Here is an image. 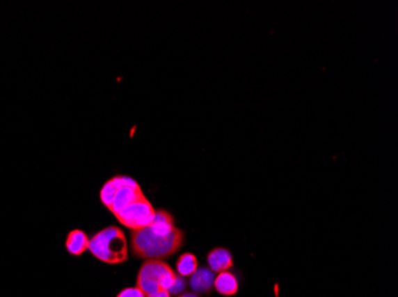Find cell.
<instances>
[{
	"label": "cell",
	"instance_id": "11",
	"mask_svg": "<svg viewBox=\"0 0 398 297\" xmlns=\"http://www.w3.org/2000/svg\"><path fill=\"white\" fill-rule=\"evenodd\" d=\"M120 180H122V176H115V178H110L108 182H105V185L100 190V200L104 206L109 208V206L111 205L112 198L115 196L117 188L120 187Z\"/></svg>",
	"mask_w": 398,
	"mask_h": 297
},
{
	"label": "cell",
	"instance_id": "8",
	"mask_svg": "<svg viewBox=\"0 0 398 297\" xmlns=\"http://www.w3.org/2000/svg\"><path fill=\"white\" fill-rule=\"evenodd\" d=\"M90 246V238L81 230H73L67 235L66 248L73 256H81L88 251Z\"/></svg>",
	"mask_w": 398,
	"mask_h": 297
},
{
	"label": "cell",
	"instance_id": "10",
	"mask_svg": "<svg viewBox=\"0 0 398 297\" xmlns=\"http://www.w3.org/2000/svg\"><path fill=\"white\" fill-rule=\"evenodd\" d=\"M198 269V260L192 253H184L177 260V270L182 277H191Z\"/></svg>",
	"mask_w": 398,
	"mask_h": 297
},
{
	"label": "cell",
	"instance_id": "4",
	"mask_svg": "<svg viewBox=\"0 0 398 297\" xmlns=\"http://www.w3.org/2000/svg\"><path fill=\"white\" fill-rule=\"evenodd\" d=\"M155 214L157 211L154 210L153 205L143 195L118 212L115 217L122 225L128 227L132 231H137L148 226L155 218Z\"/></svg>",
	"mask_w": 398,
	"mask_h": 297
},
{
	"label": "cell",
	"instance_id": "13",
	"mask_svg": "<svg viewBox=\"0 0 398 297\" xmlns=\"http://www.w3.org/2000/svg\"><path fill=\"white\" fill-rule=\"evenodd\" d=\"M117 297H145V295L135 287V288H125L117 295Z\"/></svg>",
	"mask_w": 398,
	"mask_h": 297
},
{
	"label": "cell",
	"instance_id": "3",
	"mask_svg": "<svg viewBox=\"0 0 398 297\" xmlns=\"http://www.w3.org/2000/svg\"><path fill=\"white\" fill-rule=\"evenodd\" d=\"M177 277L164 260H145L137 275L136 287L148 296L158 291H168Z\"/></svg>",
	"mask_w": 398,
	"mask_h": 297
},
{
	"label": "cell",
	"instance_id": "15",
	"mask_svg": "<svg viewBox=\"0 0 398 297\" xmlns=\"http://www.w3.org/2000/svg\"><path fill=\"white\" fill-rule=\"evenodd\" d=\"M179 297H199V296L198 295H197V294L186 293V294H183V295H180V296Z\"/></svg>",
	"mask_w": 398,
	"mask_h": 297
},
{
	"label": "cell",
	"instance_id": "2",
	"mask_svg": "<svg viewBox=\"0 0 398 297\" xmlns=\"http://www.w3.org/2000/svg\"><path fill=\"white\" fill-rule=\"evenodd\" d=\"M88 251L106 264H122L128 260V243L125 232L116 226H109L90 239Z\"/></svg>",
	"mask_w": 398,
	"mask_h": 297
},
{
	"label": "cell",
	"instance_id": "6",
	"mask_svg": "<svg viewBox=\"0 0 398 297\" xmlns=\"http://www.w3.org/2000/svg\"><path fill=\"white\" fill-rule=\"evenodd\" d=\"M207 264L214 273H224L232 268L234 260L232 253L227 248H216L209 252L207 255Z\"/></svg>",
	"mask_w": 398,
	"mask_h": 297
},
{
	"label": "cell",
	"instance_id": "5",
	"mask_svg": "<svg viewBox=\"0 0 398 297\" xmlns=\"http://www.w3.org/2000/svg\"><path fill=\"white\" fill-rule=\"evenodd\" d=\"M141 187L133 178L128 176H122L120 185L117 188L115 196L112 198V203L109 206V210L112 214L116 215L118 212L122 211L123 208L136 201L137 198L143 196Z\"/></svg>",
	"mask_w": 398,
	"mask_h": 297
},
{
	"label": "cell",
	"instance_id": "12",
	"mask_svg": "<svg viewBox=\"0 0 398 297\" xmlns=\"http://www.w3.org/2000/svg\"><path fill=\"white\" fill-rule=\"evenodd\" d=\"M186 289V282H185V277L178 276L175 280V285H172V288L168 290L170 295H180L184 293Z\"/></svg>",
	"mask_w": 398,
	"mask_h": 297
},
{
	"label": "cell",
	"instance_id": "9",
	"mask_svg": "<svg viewBox=\"0 0 398 297\" xmlns=\"http://www.w3.org/2000/svg\"><path fill=\"white\" fill-rule=\"evenodd\" d=\"M214 288L217 293L223 296H234L239 290V282L234 273L230 271L220 273L215 277Z\"/></svg>",
	"mask_w": 398,
	"mask_h": 297
},
{
	"label": "cell",
	"instance_id": "7",
	"mask_svg": "<svg viewBox=\"0 0 398 297\" xmlns=\"http://www.w3.org/2000/svg\"><path fill=\"white\" fill-rule=\"evenodd\" d=\"M215 277V273L210 269L198 268L191 276L190 287L195 293L209 294L214 288Z\"/></svg>",
	"mask_w": 398,
	"mask_h": 297
},
{
	"label": "cell",
	"instance_id": "14",
	"mask_svg": "<svg viewBox=\"0 0 398 297\" xmlns=\"http://www.w3.org/2000/svg\"><path fill=\"white\" fill-rule=\"evenodd\" d=\"M145 297H170V294L168 291H158V293L150 294Z\"/></svg>",
	"mask_w": 398,
	"mask_h": 297
},
{
	"label": "cell",
	"instance_id": "1",
	"mask_svg": "<svg viewBox=\"0 0 398 297\" xmlns=\"http://www.w3.org/2000/svg\"><path fill=\"white\" fill-rule=\"evenodd\" d=\"M184 233L175 226V218L167 211H157L148 226L132 232L130 245L137 257L162 260L175 255L183 245Z\"/></svg>",
	"mask_w": 398,
	"mask_h": 297
}]
</instances>
